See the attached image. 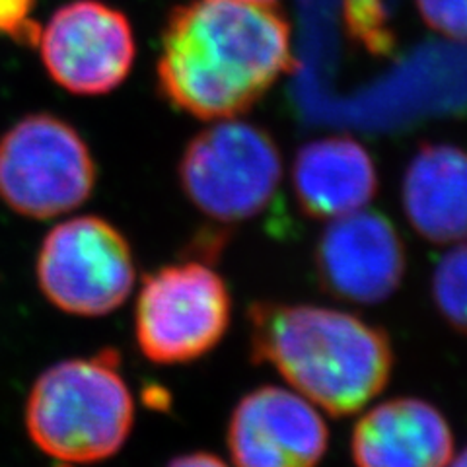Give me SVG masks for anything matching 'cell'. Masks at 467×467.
I'll list each match as a JSON object with an SVG mask.
<instances>
[{
	"instance_id": "obj_1",
	"label": "cell",
	"mask_w": 467,
	"mask_h": 467,
	"mask_svg": "<svg viewBox=\"0 0 467 467\" xmlns=\"http://www.w3.org/2000/svg\"><path fill=\"white\" fill-rule=\"evenodd\" d=\"M290 65L286 22L252 0H195L171 14L158 63L160 90L199 119H230Z\"/></svg>"
},
{
	"instance_id": "obj_2",
	"label": "cell",
	"mask_w": 467,
	"mask_h": 467,
	"mask_svg": "<svg viewBox=\"0 0 467 467\" xmlns=\"http://www.w3.org/2000/svg\"><path fill=\"white\" fill-rule=\"evenodd\" d=\"M247 335L254 362L269 364L333 417L353 415L382 393L396 362L382 327L324 306L254 302Z\"/></svg>"
},
{
	"instance_id": "obj_3",
	"label": "cell",
	"mask_w": 467,
	"mask_h": 467,
	"mask_svg": "<svg viewBox=\"0 0 467 467\" xmlns=\"http://www.w3.org/2000/svg\"><path fill=\"white\" fill-rule=\"evenodd\" d=\"M133 422L135 401L111 348L55 364L37 378L26 405L29 438L43 454L65 463L115 456Z\"/></svg>"
},
{
	"instance_id": "obj_4",
	"label": "cell",
	"mask_w": 467,
	"mask_h": 467,
	"mask_svg": "<svg viewBox=\"0 0 467 467\" xmlns=\"http://www.w3.org/2000/svg\"><path fill=\"white\" fill-rule=\"evenodd\" d=\"M178 171L195 209L216 223L236 224L267 209L281 185L283 160L269 133L230 117L187 144Z\"/></svg>"
},
{
	"instance_id": "obj_5",
	"label": "cell",
	"mask_w": 467,
	"mask_h": 467,
	"mask_svg": "<svg viewBox=\"0 0 467 467\" xmlns=\"http://www.w3.org/2000/svg\"><path fill=\"white\" fill-rule=\"evenodd\" d=\"M94 185L90 149L58 117L26 115L0 137V199L20 216H63L90 199Z\"/></svg>"
},
{
	"instance_id": "obj_6",
	"label": "cell",
	"mask_w": 467,
	"mask_h": 467,
	"mask_svg": "<svg viewBox=\"0 0 467 467\" xmlns=\"http://www.w3.org/2000/svg\"><path fill=\"white\" fill-rule=\"evenodd\" d=\"M232 298L224 279L199 261L166 265L142 281L135 339L154 364L173 367L209 355L224 339Z\"/></svg>"
},
{
	"instance_id": "obj_7",
	"label": "cell",
	"mask_w": 467,
	"mask_h": 467,
	"mask_svg": "<svg viewBox=\"0 0 467 467\" xmlns=\"http://www.w3.org/2000/svg\"><path fill=\"white\" fill-rule=\"evenodd\" d=\"M135 281V257L127 238L99 216L57 224L41 244L39 288L67 314L108 316L121 308Z\"/></svg>"
},
{
	"instance_id": "obj_8",
	"label": "cell",
	"mask_w": 467,
	"mask_h": 467,
	"mask_svg": "<svg viewBox=\"0 0 467 467\" xmlns=\"http://www.w3.org/2000/svg\"><path fill=\"white\" fill-rule=\"evenodd\" d=\"M51 80L75 96L113 92L135 63L133 27L101 0H72L41 26L37 46Z\"/></svg>"
},
{
	"instance_id": "obj_9",
	"label": "cell",
	"mask_w": 467,
	"mask_h": 467,
	"mask_svg": "<svg viewBox=\"0 0 467 467\" xmlns=\"http://www.w3.org/2000/svg\"><path fill=\"white\" fill-rule=\"evenodd\" d=\"M314 261L326 292L364 306L396 295L407 269L398 228L382 213L368 209L333 218L321 232Z\"/></svg>"
},
{
	"instance_id": "obj_10",
	"label": "cell",
	"mask_w": 467,
	"mask_h": 467,
	"mask_svg": "<svg viewBox=\"0 0 467 467\" xmlns=\"http://www.w3.org/2000/svg\"><path fill=\"white\" fill-rule=\"evenodd\" d=\"M226 444L236 467H317L329 446V431L300 393L263 386L232 411Z\"/></svg>"
},
{
	"instance_id": "obj_11",
	"label": "cell",
	"mask_w": 467,
	"mask_h": 467,
	"mask_svg": "<svg viewBox=\"0 0 467 467\" xmlns=\"http://www.w3.org/2000/svg\"><path fill=\"white\" fill-rule=\"evenodd\" d=\"M350 454L357 467H448L454 434L432 403L396 398L358 419Z\"/></svg>"
},
{
	"instance_id": "obj_12",
	"label": "cell",
	"mask_w": 467,
	"mask_h": 467,
	"mask_svg": "<svg viewBox=\"0 0 467 467\" xmlns=\"http://www.w3.org/2000/svg\"><path fill=\"white\" fill-rule=\"evenodd\" d=\"M292 187L300 211L317 221L355 213L378 193V171L364 146L348 137L304 144L292 166Z\"/></svg>"
},
{
	"instance_id": "obj_13",
	"label": "cell",
	"mask_w": 467,
	"mask_h": 467,
	"mask_svg": "<svg viewBox=\"0 0 467 467\" xmlns=\"http://www.w3.org/2000/svg\"><path fill=\"white\" fill-rule=\"evenodd\" d=\"M409 224L432 244L467 240V152L425 144L411 158L401 185Z\"/></svg>"
},
{
	"instance_id": "obj_14",
	"label": "cell",
	"mask_w": 467,
	"mask_h": 467,
	"mask_svg": "<svg viewBox=\"0 0 467 467\" xmlns=\"http://www.w3.org/2000/svg\"><path fill=\"white\" fill-rule=\"evenodd\" d=\"M432 298L446 324L467 335V240L438 261L432 275Z\"/></svg>"
},
{
	"instance_id": "obj_15",
	"label": "cell",
	"mask_w": 467,
	"mask_h": 467,
	"mask_svg": "<svg viewBox=\"0 0 467 467\" xmlns=\"http://www.w3.org/2000/svg\"><path fill=\"white\" fill-rule=\"evenodd\" d=\"M348 24L353 32L372 49H386L389 34L382 0H347Z\"/></svg>"
},
{
	"instance_id": "obj_16",
	"label": "cell",
	"mask_w": 467,
	"mask_h": 467,
	"mask_svg": "<svg viewBox=\"0 0 467 467\" xmlns=\"http://www.w3.org/2000/svg\"><path fill=\"white\" fill-rule=\"evenodd\" d=\"M36 6L37 0H0V36L36 47L41 36V24L32 18Z\"/></svg>"
},
{
	"instance_id": "obj_17",
	"label": "cell",
	"mask_w": 467,
	"mask_h": 467,
	"mask_svg": "<svg viewBox=\"0 0 467 467\" xmlns=\"http://www.w3.org/2000/svg\"><path fill=\"white\" fill-rule=\"evenodd\" d=\"M420 16L444 36L467 39V0H417Z\"/></svg>"
},
{
	"instance_id": "obj_18",
	"label": "cell",
	"mask_w": 467,
	"mask_h": 467,
	"mask_svg": "<svg viewBox=\"0 0 467 467\" xmlns=\"http://www.w3.org/2000/svg\"><path fill=\"white\" fill-rule=\"evenodd\" d=\"M168 467H228L221 458H216L209 451H195V454L178 456L168 463Z\"/></svg>"
},
{
	"instance_id": "obj_19",
	"label": "cell",
	"mask_w": 467,
	"mask_h": 467,
	"mask_svg": "<svg viewBox=\"0 0 467 467\" xmlns=\"http://www.w3.org/2000/svg\"><path fill=\"white\" fill-rule=\"evenodd\" d=\"M448 467H467V448L450 460Z\"/></svg>"
},
{
	"instance_id": "obj_20",
	"label": "cell",
	"mask_w": 467,
	"mask_h": 467,
	"mask_svg": "<svg viewBox=\"0 0 467 467\" xmlns=\"http://www.w3.org/2000/svg\"><path fill=\"white\" fill-rule=\"evenodd\" d=\"M252 3H259V5H267V3H273V0H252Z\"/></svg>"
}]
</instances>
